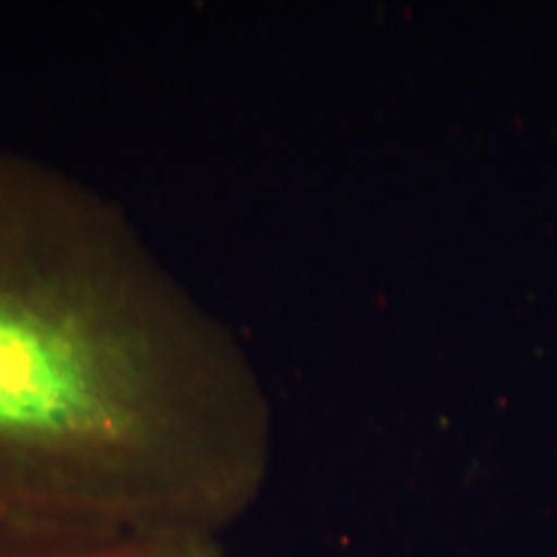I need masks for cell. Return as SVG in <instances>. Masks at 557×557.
Masks as SVG:
<instances>
[{"label":"cell","mask_w":557,"mask_h":557,"mask_svg":"<svg viewBox=\"0 0 557 557\" xmlns=\"http://www.w3.org/2000/svg\"><path fill=\"white\" fill-rule=\"evenodd\" d=\"M260 460L259 393L230 335L116 200L0 147V527L211 539Z\"/></svg>","instance_id":"cell-1"},{"label":"cell","mask_w":557,"mask_h":557,"mask_svg":"<svg viewBox=\"0 0 557 557\" xmlns=\"http://www.w3.org/2000/svg\"><path fill=\"white\" fill-rule=\"evenodd\" d=\"M0 557H172L153 541H83L0 527Z\"/></svg>","instance_id":"cell-2"}]
</instances>
